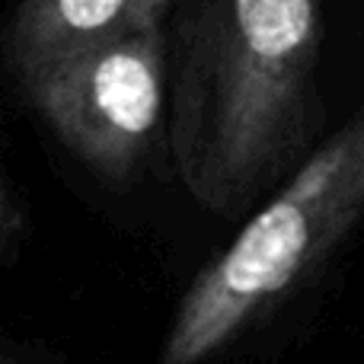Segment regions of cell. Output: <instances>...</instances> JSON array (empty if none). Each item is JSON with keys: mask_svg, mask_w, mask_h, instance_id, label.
Segmentation results:
<instances>
[{"mask_svg": "<svg viewBox=\"0 0 364 364\" xmlns=\"http://www.w3.org/2000/svg\"><path fill=\"white\" fill-rule=\"evenodd\" d=\"M320 0H176L166 23V144L198 208L250 211L314 151Z\"/></svg>", "mask_w": 364, "mask_h": 364, "instance_id": "6da1fadb", "label": "cell"}, {"mask_svg": "<svg viewBox=\"0 0 364 364\" xmlns=\"http://www.w3.org/2000/svg\"><path fill=\"white\" fill-rule=\"evenodd\" d=\"M364 220V102L297 164L240 233L188 282L160 361L227 352L278 310Z\"/></svg>", "mask_w": 364, "mask_h": 364, "instance_id": "7a4b0ae2", "label": "cell"}, {"mask_svg": "<svg viewBox=\"0 0 364 364\" xmlns=\"http://www.w3.org/2000/svg\"><path fill=\"white\" fill-rule=\"evenodd\" d=\"M16 80L83 170L125 188L166 125V29L74 51Z\"/></svg>", "mask_w": 364, "mask_h": 364, "instance_id": "3957f363", "label": "cell"}, {"mask_svg": "<svg viewBox=\"0 0 364 364\" xmlns=\"http://www.w3.org/2000/svg\"><path fill=\"white\" fill-rule=\"evenodd\" d=\"M176 0H19L6 26L13 74L64 55L160 32Z\"/></svg>", "mask_w": 364, "mask_h": 364, "instance_id": "277c9868", "label": "cell"}, {"mask_svg": "<svg viewBox=\"0 0 364 364\" xmlns=\"http://www.w3.org/2000/svg\"><path fill=\"white\" fill-rule=\"evenodd\" d=\"M19 233H23V208H19L16 195L10 192L6 179L0 176V262L19 243Z\"/></svg>", "mask_w": 364, "mask_h": 364, "instance_id": "5b68a950", "label": "cell"}]
</instances>
